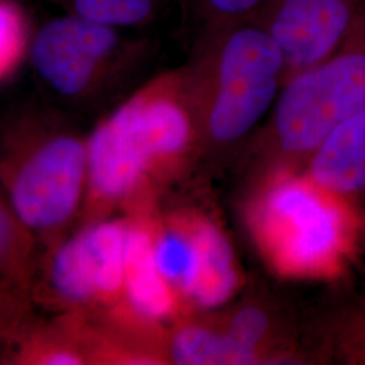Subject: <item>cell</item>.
<instances>
[{
    "mask_svg": "<svg viewBox=\"0 0 365 365\" xmlns=\"http://www.w3.org/2000/svg\"><path fill=\"white\" fill-rule=\"evenodd\" d=\"M119 29L66 13L48 19L30 41V60L39 78L63 98H78L120 54L131 48Z\"/></svg>",
    "mask_w": 365,
    "mask_h": 365,
    "instance_id": "obj_5",
    "label": "cell"
},
{
    "mask_svg": "<svg viewBox=\"0 0 365 365\" xmlns=\"http://www.w3.org/2000/svg\"><path fill=\"white\" fill-rule=\"evenodd\" d=\"M53 280L69 299L83 300L98 294L96 272L84 235L66 242L53 264Z\"/></svg>",
    "mask_w": 365,
    "mask_h": 365,
    "instance_id": "obj_14",
    "label": "cell"
},
{
    "mask_svg": "<svg viewBox=\"0 0 365 365\" xmlns=\"http://www.w3.org/2000/svg\"><path fill=\"white\" fill-rule=\"evenodd\" d=\"M157 267L165 280L187 295L195 280L197 249L192 230H168L155 240Z\"/></svg>",
    "mask_w": 365,
    "mask_h": 365,
    "instance_id": "obj_15",
    "label": "cell"
},
{
    "mask_svg": "<svg viewBox=\"0 0 365 365\" xmlns=\"http://www.w3.org/2000/svg\"><path fill=\"white\" fill-rule=\"evenodd\" d=\"M267 0H200L207 22L253 19Z\"/></svg>",
    "mask_w": 365,
    "mask_h": 365,
    "instance_id": "obj_18",
    "label": "cell"
},
{
    "mask_svg": "<svg viewBox=\"0 0 365 365\" xmlns=\"http://www.w3.org/2000/svg\"><path fill=\"white\" fill-rule=\"evenodd\" d=\"M192 235L197 267L188 295L202 306H220L233 295L238 284L233 249L221 230L207 222L195 225Z\"/></svg>",
    "mask_w": 365,
    "mask_h": 365,
    "instance_id": "obj_10",
    "label": "cell"
},
{
    "mask_svg": "<svg viewBox=\"0 0 365 365\" xmlns=\"http://www.w3.org/2000/svg\"><path fill=\"white\" fill-rule=\"evenodd\" d=\"M66 11L105 26H141L153 21L164 0H58Z\"/></svg>",
    "mask_w": 365,
    "mask_h": 365,
    "instance_id": "obj_13",
    "label": "cell"
},
{
    "mask_svg": "<svg viewBox=\"0 0 365 365\" xmlns=\"http://www.w3.org/2000/svg\"><path fill=\"white\" fill-rule=\"evenodd\" d=\"M200 54L207 68L206 123L220 143L240 140L274 105L287 66L274 39L252 19L207 22Z\"/></svg>",
    "mask_w": 365,
    "mask_h": 365,
    "instance_id": "obj_1",
    "label": "cell"
},
{
    "mask_svg": "<svg viewBox=\"0 0 365 365\" xmlns=\"http://www.w3.org/2000/svg\"><path fill=\"white\" fill-rule=\"evenodd\" d=\"M170 86L157 84L120 106L92 134L88 170L98 194L126 195L149 163L180 152L191 135V119Z\"/></svg>",
    "mask_w": 365,
    "mask_h": 365,
    "instance_id": "obj_3",
    "label": "cell"
},
{
    "mask_svg": "<svg viewBox=\"0 0 365 365\" xmlns=\"http://www.w3.org/2000/svg\"><path fill=\"white\" fill-rule=\"evenodd\" d=\"M364 10L365 0H267L252 21L283 52L287 81L336 52Z\"/></svg>",
    "mask_w": 365,
    "mask_h": 365,
    "instance_id": "obj_6",
    "label": "cell"
},
{
    "mask_svg": "<svg viewBox=\"0 0 365 365\" xmlns=\"http://www.w3.org/2000/svg\"><path fill=\"white\" fill-rule=\"evenodd\" d=\"M173 357L179 364H255L257 351L241 346L229 334L199 327L182 330L173 341Z\"/></svg>",
    "mask_w": 365,
    "mask_h": 365,
    "instance_id": "obj_11",
    "label": "cell"
},
{
    "mask_svg": "<svg viewBox=\"0 0 365 365\" xmlns=\"http://www.w3.org/2000/svg\"><path fill=\"white\" fill-rule=\"evenodd\" d=\"M360 348H361V349L357 351L356 356H354L353 359H359V360H361V363H365V345L360 346Z\"/></svg>",
    "mask_w": 365,
    "mask_h": 365,
    "instance_id": "obj_20",
    "label": "cell"
},
{
    "mask_svg": "<svg viewBox=\"0 0 365 365\" xmlns=\"http://www.w3.org/2000/svg\"><path fill=\"white\" fill-rule=\"evenodd\" d=\"M364 107L365 10L336 52L284 83L274 102L272 131L283 150L314 153Z\"/></svg>",
    "mask_w": 365,
    "mask_h": 365,
    "instance_id": "obj_4",
    "label": "cell"
},
{
    "mask_svg": "<svg viewBox=\"0 0 365 365\" xmlns=\"http://www.w3.org/2000/svg\"><path fill=\"white\" fill-rule=\"evenodd\" d=\"M255 229L279 271L324 276L339 272L352 252L356 220L344 196L310 178H284L261 197Z\"/></svg>",
    "mask_w": 365,
    "mask_h": 365,
    "instance_id": "obj_2",
    "label": "cell"
},
{
    "mask_svg": "<svg viewBox=\"0 0 365 365\" xmlns=\"http://www.w3.org/2000/svg\"><path fill=\"white\" fill-rule=\"evenodd\" d=\"M87 150L72 137H57L42 145L19 170L13 185V205L19 220L30 227H52L78 205Z\"/></svg>",
    "mask_w": 365,
    "mask_h": 365,
    "instance_id": "obj_7",
    "label": "cell"
},
{
    "mask_svg": "<svg viewBox=\"0 0 365 365\" xmlns=\"http://www.w3.org/2000/svg\"><path fill=\"white\" fill-rule=\"evenodd\" d=\"M83 235L95 265L98 294H117L125 284L128 229L118 222H106Z\"/></svg>",
    "mask_w": 365,
    "mask_h": 365,
    "instance_id": "obj_12",
    "label": "cell"
},
{
    "mask_svg": "<svg viewBox=\"0 0 365 365\" xmlns=\"http://www.w3.org/2000/svg\"><path fill=\"white\" fill-rule=\"evenodd\" d=\"M45 364L51 365H73L80 364V360L78 357H76L75 354H71V353L58 352L53 353L51 356H48L43 361Z\"/></svg>",
    "mask_w": 365,
    "mask_h": 365,
    "instance_id": "obj_19",
    "label": "cell"
},
{
    "mask_svg": "<svg viewBox=\"0 0 365 365\" xmlns=\"http://www.w3.org/2000/svg\"><path fill=\"white\" fill-rule=\"evenodd\" d=\"M268 330V318L259 309L248 307L235 314L229 329V336L241 346L257 351V346Z\"/></svg>",
    "mask_w": 365,
    "mask_h": 365,
    "instance_id": "obj_17",
    "label": "cell"
},
{
    "mask_svg": "<svg viewBox=\"0 0 365 365\" xmlns=\"http://www.w3.org/2000/svg\"><path fill=\"white\" fill-rule=\"evenodd\" d=\"M309 178L344 197L364 191L365 107L317 148Z\"/></svg>",
    "mask_w": 365,
    "mask_h": 365,
    "instance_id": "obj_8",
    "label": "cell"
},
{
    "mask_svg": "<svg viewBox=\"0 0 365 365\" xmlns=\"http://www.w3.org/2000/svg\"><path fill=\"white\" fill-rule=\"evenodd\" d=\"M125 286L131 304L146 318L168 317L175 300L155 257V240L140 227L128 230Z\"/></svg>",
    "mask_w": 365,
    "mask_h": 365,
    "instance_id": "obj_9",
    "label": "cell"
},
{
    "mask_svg": "<svg viewBox=\"0 0 365 365\" xmlns=\"http://www.w3.org/2000/svg\"><path fill=\"white\" fill-rule=\"evenodd\" d=\"M1 75L13 69L25 48V22L11 0H1Z\"/></svg>",
    "mask_w": 365,
    "mask_h": 365,
    "instance_id": "obj_16",
    "label": "cell"
}]
</instances>
